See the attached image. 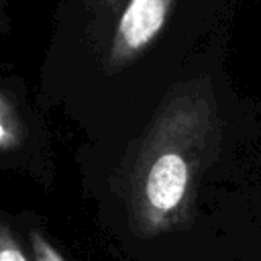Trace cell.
<instances>
[{
	"mask_svg": "<svg viewBox=\"0 0 261 261\" xmlns=\"http://www.w3.org/2000/svg\"><path fill=\"white\" fill-rule=\"evenodd\" d=\"M216 141L218 112L208 84L173 88L124 167L122 194L137 237L151 239L188 222Z\"/></svg>",
	"mask_w": 261,
	"mask_h": 261,
	"instance_id": "6da1fadb",
	"label": "cell"
},
{
	"mask_svg": "<svg viewBox=\"0 0 261 261\" xmlns=\"http://www.w3.org/2000/svg\"><path fill=\"white\" fill-rule=\"evenodd\" d=\"M175 0H90L92 29L104 45L106 71L139 59L165 29Z\"/></svg>",
	"mask_w": 261,
	"mask_h": 261,
	"instance_id": "7a4b0ae2",
	"label": "cell"
},
{
	"mask_svg": "<svg viewBox=\"0 0 261 261\" xmlns=\"http://www.w3.org/2000/svg\"><path fill=\"white\" fill-rule=\"evenodd\" d=\"M24 141V124L14 102L0 90V151L18 149Z\"/></svg>",
	"mask_w": 261,
	"mask_h": 261,
	"instance_id": "3957f363",
	"label": "cell"
},
{
	"mask_svg": "<svg viewBox=\"0 0 261 261\" xmlns=\"http://www.w3.org/2000/svg\"><path fill=\"white\" fill-rule=\"evenodd\" d=\"M29 243H31L33 261H65V257L51 245V241L41 230H31Z\"/></svg>",
	"mask_w": 261,
	"mask_h": 261,
	"instance_id": "277c9868",
	"label": "cell"
},
{
	"mask_svg": "<svg viewBox=\"0 0 261 261\" xmlns=\"http://www.w3.org/2000/svg\"><path fill=\"white\" fill-rule=\"evenodd\" d=\"M0 261H29L12 230L0 222Z\"/></svg>",
	"mask_w": 261,
	"mask_h": 261,
	"instance_id": "5b68a950",
	"label": "cell"
},
{
	"mask_svg": "<svg viewBox=\"0 0 261 261\" xmlns=\"http://www.w3.org/2000/svg\"><path fill=\"white\" fill-rule=\"evenodd\" d=\"M0 27H2V16H0Z\"/></svg>",
	"mask_w": 261,
	"mask_h": 261,
	"instance_id": "8992f818",
	"label": "cell"
}]
</instances>
